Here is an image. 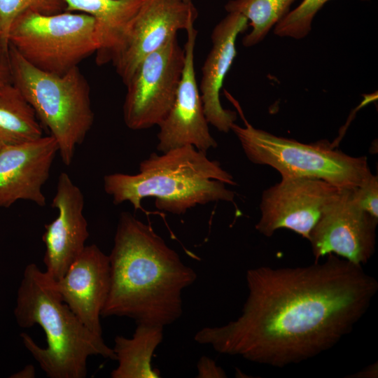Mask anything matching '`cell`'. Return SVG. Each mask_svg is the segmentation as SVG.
I'll return each mask as SVG.
<instances>
[{"label": "cell", "mask_w": 378, "mask_h": 378, "mask_svg": "<svg viewBox=\"0 0 378 378\" xmlns=\"http://www.w3.org/2000/svg\"><path fill=\"white\" fill-rule=\"evenodd\" d=\"M36 113L13 83L0 85V149L43 136Z\"/></svg>", "instance_id": "19"}, {"label": "cell", "mask_w": 378, "mask_h": 378, "mask_svg": "<svg viewBox=\"0 0 378 378\" xmlns=\"http://www.w3.org/2000/svg\"><path fill=\"white\" fill-rule=\"evenodd\" d=\"M57 153L51 135L0 149V207H10L18 200L44 206L42 188Z\"/></svg>", "instance_id": "14"}, {"label": "cell", "mask_w": 378, "mask_h": 378, "mask_svg": "<svg viewBox=\"0 0 378 378\" xmlns=\"http://www.w3.org/2000/svg\"><path fill=\"white\" fill-rule=\"evenodd\" d=\"M225 184L236 185L233 176L209 160L206 151L190 145L150 154L140 162L136 174L104 177V190L114 204L129 202L136 210L144 198L153 197L157 209L174 214L211 202H233L234 193Z\"/></svg>", "instance_id": "3"}, {"label": "cell", "mask_w": 378, "mask_h": 378, "mask_svg": "<svg viewBox=\"0 0 378 378\" xmlns=\"http://www.w3.org/2000/svg\"><path fill=\"white\" fill-rule=\"evenodd\" d=\"M63 0H0V39L8 46V34L15 19L30 10L45 15L65 11Z\"/></svg>", "instance_id": "21"}, {"label": "cell", "mask_w": 378, "mask_h": 378, "mask_svg": "<svg viewBox=\"0 0 378 378\" xmlns=\"http://www.w3.org/2000/svg\"><path fill=\"white\" fill-rule=\"evenodd\" d=\"M52 207L58 215L45 225L42 239L46 245L45 272L53 281L60 279L85 247L89 237L83 214L84 196L69 176L59 174Z\"/></svg>", "instance_id": "13"}, {"label": "cell", "mask_w": 378, "mask_h": 378, "mask_svg": "<svg viewBox=\"0 0 378 378\" xmlns=\"http://www.w3.org/2000/svg\"><path fill=\"white\" fill-rule=\"evenodd\" d=\"M183 1H188V2L192 1L191 0H183Z\"/></svg>", "instance_id": "28"}, {"label": "cell", "mask_w": 378, "mask_h": 378, "mask_svg": "<svg viewBox=\"0 0 378 378\" xmlns=\"http://www.w3.org/2000/svg\"><path fill=\"white\" fill-rule=\"evenodd\" d=\"M296 0H230L225 6L227 13H239L248 20L251 30L242 40L244 46H253L262 41L290 10Z\"/></svg>", "instance_id": "20"}, {"label": "cell", "mask_w": 378, "mask_h": 378, "mask_svg": "<svg viewBox=\"0 0 378 378\" xmlns=\"http://www.w3.org/2000/svg\"><path fill=\"white\" fill-rule=\"evenodd\" d=\"M224 92L244 120V127L234 122L231 130L251 162L274 168L281 178L320 179L340 189L356 188L372 175L366 157L346 155L327 140L304 144L254 127L238 102Z\"/></svg>", "instance_id": "6"}, {"label": "cell", "mask_w": 378, "mask_h": 378, "mask_svg": "<svg viewBox=\"0 0 378 378\" xmlns=\"http://www.w3.org/2000/svg\"><path fill=\"white\" fill-rule=\"evenodd\" d=\"M53 286L62 301L94 335L102 337L100 316L110 288L108 255L96 244L83 251Z\"/></svg>", "instance_id": "15"}, {"label": "cell", "mask_w": 378, "mask_h": 378, "mask_svg": "<svg viewBox=\"0 0 378 378\" xmlns=\"http://www.w3.org/2000/svg\"><path fill=\"white\" fill-rule=\"evenodd\" d=\"M163 326L137 324L132 337L118 335L113 349L118 366L112 378H158L160 372L151 365L153 353L163 339Z\"/></svg>", "instance_id": "18"}, {"label": "cell", "mask_w": 378, "mask_h": 378, "mask_svg": "<svg viewBox=\"0 0 378 378\" xmlns=\"http://www.w3.org/2000/svg\"><path fill=\"white\" fill-rule=\"evenodd\" d=\"M8 43L34 66L62 75L97 51L95 20L83 13L28 10L11 25Z\"/></svg>", "instance_id": "7"}, {"label": "cell", "mask_w": 378, "mask_h": 378, "mask_svg": "<svg viewBox=\"0 0 378 378\" xmlns=\"http://www.w3.org/2000/svg\"><path fill=\"white\" fill-rule=\"evenodd\" d=\"M197 376L199 378H225V371L216 362L207 357L202 356L197 363Z\"/></svg>", "instance_id": "24"}, {"label": "cell", "mask_w": 378, "mask_h": 378, "mask_svg": "<svg viewBox=\"0 0 378 378\" xmlns=\"http://www.w3.org/2000/svg\"><path fill=\"white\" fill-rule=\"evenodd\" d=\"M12 83L48 128L62 162L69 166L76 148L94 122L90 88L78 66L62 75L42 71L9 45Z\"/></svg>", "instance_id": "5"}, {"label": "cell", "mask_w": 378, "mask_h": 378, "mask_svg": "<svg viewBox=\"0 0 378 378\" xmlns=\"http://www.w3.org/2000/svg\"><path fill=\"white\" fill-rule=\"evenodd\" d=\"M35 377V370L33 365H27L22 370L12 374L13 378H33Z\"/></svg>", "instance_id": "27"}, {"label": "cell", "mask_w": 378, "mask_h": 378, "mask_svg": "<svg viewBox=\"0 0 378 378\" xmlns=\"http://www.w3.org/2000/svg\"><path fill=\"white\" fill-rule=\"evenodd\" d=\"M10 83H12V76L9 59V45L4 44L0 39V85Z\"/></svg>", "instance_id": "25"}, {"label": "cell", "mask_w": 378, "mask_h": 378, "mask_svg": "<svg viewBox=\"0 0 378 378\" xmlns=\"http://www.w3.org/2000/svg\"><path fill=\"white\" fill-rule=\"evenodd\" d=\"M185 62L174 104L158 125L157 149L162 153L190 145L206 151L217 143L211 135L196 80L194 64L197 31L194 25L187 30Z\"/></svg>", "instance_id": "12"}, {"label": "cell", "mask_w": 378, "mask_h": 378, "mask_svg": "<svg viewBox=\"0 0 378 378\" xmlns=\"http://www.w3.org/2000/svg\"><path fill=\"white\" fill-rule=\"evenodd\" d=\"M65 11H77L92 16L98 48L99 65L113 62L133 19L144 0H63Z\"/></svg>", "instance_id": "17"}, {"label": "cell", "mask_w": 378, "mask_h": 378, "mask_svg": "<svg viewBox=\"0 0 378 378\" xmlns=\"http://www.w3.org/2000/svg\"><path fill=\"white\" fill-rule=\"evenodd\" d=\"M14 316L20 327L40 326L47 346H39L28 334L20 337L26 349L50 378H84L91 356L115 360L102 337L90 332L62 301L53 280L35 263L24 268L17 293Z\"/></svg>", "instance_id": "4"}, {"label": "cell", "mask_w": 378, "mask_h": 378, "mask_svg": "<svg viewBox=\"0 0 378 378\" xmlns=\"http://www.w3.org/2000/svg\"><path fill=\"white\" fill-rule=\"evenodd\" d=\"M248 26V20L241 14L228 13L212 31V46L202 67L199 90L204 115L208 123L224 133L231 130L237 113L222 106L220 89L237 55V38Z\"/></svg>", "instance_id": "16"}, {"label": "cell", "mask_w": 378, "mask_h": 378, "mask_svg": "<svg viewBox=\"0 0 378 378\" xmlns=\"http://www.w3.org/2000/svg\"><path fill=\"white\" fill-rule=\"evenodd\" d=\"M198 13L192 1L144 0L112 62L126 85L140 62L194 23Z\"/></svg>", "instance_id": "11"}, {"label": "cell", "mask_w": 378, "mask_h": 378, "mask_svg": "<svg viewBox=\"0 0 378 378\" xmlns=\"http://www.w3.org/2000/svg\"><path fill=\"white\" fill-rule=\"evenodd\" d=\"M378 219L357 205L351 189H340L312 229L309 241L315 262L335 254L363 265L375 251Z\"/></svg>", "instance_id": "9"}, {"label": "cell", "mask_w": 378, "mask_h": 378, "mask_svg": "<svg viewBox=\"0 0 378 378\" xmlns=\"http://www.w3.org/2000/svg\"><path fill=\"white\" fill-rule=\"evenodd\" d=\"M340 190L320 179L281 178L263 191L255 229L268 237L277 230L288 229L309 240L325 208Z\"/></svg>", "instance_id": "10"}, {"label": "cell", "mask_w": 378, "mask_h": 378, "mask_svg": "<svg viewBox=\"0 0 378 378\" xmlns=\"http://www.w3.org/2000/svg\"><path fill=\"white\" fill-rule=\"evenodd\" d=\"M184 62V48L176 36L140 62L125 85L123 118L128 128L147 129L164 120L174 104Z\"/></svg>", "instance_id": "8"}, {"label": "cell", "mask_w": 378, "mask_h": 378, "mask_svg": "<svg viewBox=\"0 0 378 378\" xmlns=\"http://www.w3.org/2000/svg\"><path fill=\"white\" fill-rule=\"evenodd\" d=\"M241 314L205 327L195 340L217 352L276 368L298 364L335 346L365 315L378 290L362 265L335 255L295 267L247 270Z\"/></svg>", "instance_id": "1"}, {"label": "cell", "mask_w": 378, "mask_h": 378, "mask_svg": "<svg viewBox=\"0 0 378 378\" xmlns=\"http://www.w3.org/2000/svg\"><path fill=\"white\" fill-rule=\"evenodd\" d=\"M108 258L110 288L102 316L163 327L180 318L182 291L197 274L150 225L122 212Z\"/></svg>", "instance_id": "2"}, {"label": "cell", "mask_w": 378, "mask_h": 378, "mask_svg": "<svg viewBox=\"0 0 378 378\" xmlns=\"http://www.w3.org/2000/svg\"><path fill=\"white\" fill-rule=\"evenodd\" d=\"M328 1L330 0H302L274 26V34L279 37L295 39L304 38L312 30L315 15Z\"/></svg>", "instance_id": "22"}, {"label": "cell", "mask_w": 378, "mask_h": 378, "mask_svg": "<svg viewBox=\"0 0 378 378\" xmlns=\"http://www.w3.org/2000/svg\"><path fill=\"white\" fill-rule=\"evenodd\" d=\"M378 375V365L377 363L371 364L363 370H360L359 372H356L351 376H348V377L352 378H375Z\"/></svg>", "instance_id": "26"}, {"label": "cell", "mask_w": 378, "mask_h": 378, "mask_svg": "<svg viewBox=\"0 0 378 378\" xmlns=\"http://www.w3.org/2000/svg\"><path fill=\"white\" fill-rule=\"evenodd\" d=\"M352 197L362 209L378 219V178L372 175L360 186L351 189Z\"/></svg>", "instance_id": "23"}]
</instances>
